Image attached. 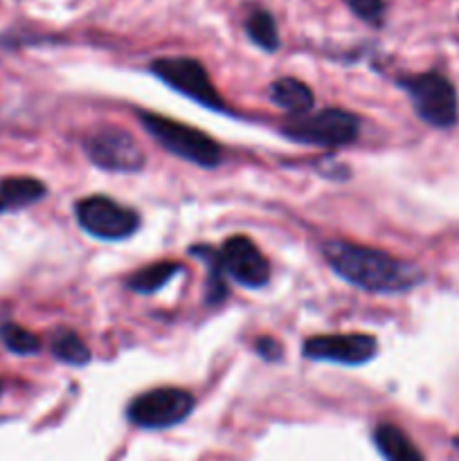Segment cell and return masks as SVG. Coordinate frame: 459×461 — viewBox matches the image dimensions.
<instances>
[{
    "mask_svg": "<svg viewBox=\"0 0 459 461\" xmlns=\"http://www.w3.org/2000/svg\"><path fill=\"white\" fill-rule=\"evenodd\" d=\"M324 259L345 282L369 293L394 295V293L412 291L423 282V273L414 264L358 243H324Z\"/></svg>",
    "mask_w": 459,
    "mask_h": 461,
    "instance_id": "cell-1",
    "label": "cell"
},
{
    "mask_svg": "<svg viewBox=\"0 0 459 461\" xmlns=\"http://www.w3.org/2000/svg\"><path fill=\"white\" fill-rule=\"evenodd\" d=\"M412 99L417 115L435 129H450L459 120V99L454 86L439 72H421L400 81Z\"/></svg>",
    "mask_w": 459,
    "mask_h": 461,
    "instance_id": "cell-2",
    "label": "cell"
},
{
    "mask_svg": "<svg viewBox=\"0 0 459 461\" xmlns=\"http://www.w3.org/2000/svg\"><path fill=\"white\" fill-rule=\"evenodd\" d=\"M140 120H142L144 129L174 156L194 162L198 167H216L220 162L223 151H220L219 144L198 129H192L183 122L169 120V117L153 115V113H142Z\"/></svg>",
    "mask_w": 459,
    "mask_h": 461,
    "instance_id": "cell-3",
    "label": "cell"
},
{
    "mask_svg": "<svg viewBox=\"0 0 459 461\" xmlns=\"http://www.w3.org/2000/svg\"><path fill=\"white\" fill-rule=\"evenodd\" d=\"M360 122L340 108H324L313 115H300L284 126L291 140L313 147H345L358 138Z\"/></svg>",
    "mask_w": 459,
    "mask_h": 461,
    "instance_id": "cell-4",
    "label": "cell"
},
{
    "mask_svg": "<svg viewBox=\"0 0 459 461\" xmlns=\"http://www.w3.org/2000/svg\"><path fill=\"white\" fill-rule=\"evenodd\" d=\"M194 396L180 387H158L144 392L129 405V421L144 430H165L178 426L192 414Z\"/></svg>",
    "mask_w": 459,
    "mask_h": 461,
    "instance_id": "cell-5",
    "label": "cell"
},
{
    "mask_svg": "<svg viewBox=\"0 0 459 461\" xmlns=\"http://www.w3.org/2000/svg\"><path fill=\"white\" fill-rule=\"evenodd\" d=\"M86 156L99 169L112 174H138L144 167V153L138 140L117 126H102L84 144Z\"/></svg>",
    "mask_w": 459,
    "mask_h": 461,
    "instance_id": "cell-6",
    "label": "cell"
},
{
    "mask_svg": "<svg viewBox=\"0 0 459 461\" xmlns=\"http://www.w3.org/2000/svg\"><path fill=\"white\" fill-rule=\"evenodd\" d=\"M76 221L90 237L104 241H122L133 237L140 228L138 212L111 201L108 196H90L76 203Z\"/></svg>",
    "mask_w": 459,
    "mask_h": 461,
    "instance_id": "cell-7",
    "label": "cell"
},
{
    "mask_svg": "<svg viewBox=\"0 0 459 461\" xmlns=\"http://www.w3.org/2000/svg\"><path fill=\"white\" fill-rule=\"evenodd\" d=\"M151 72L166 86L178 90L184 97L194 99L201 106L212 108V111H223V99L216 93L214 84L207 77V70L196 61V59L171 57L158 59L151 63Z\"/></svg>",
    "mask_w": 459,
    "mask_h": 461,
    "instance_id": "cell-8",
    "label": "cell"
},
{
    "mask_svg": "<svg viewBox=\"0 0 459 461\" xmlns=\"http://www.w3.org/2000/svg\"><path fill=\"white\" fill-rule=\"evenodd\" d=\"M378 342L367 333H338V336H313L304 342V356L310 360L338 365H364L376 356Z\"/></svg>",
    "mask_w": 459,
    "mask_h": 461,
    "instance_id": "cell-9",
    "label": "cell"
},
{
    "mask_svg": "<svg viewBox=\"0 0 459 461\" xmlns=\"http://www.w3.org/2000/svg\"><path fill=\"white\" fill-rule=\"evenodd\" d=\"M219 264L220 270L241 286L261 288L270 279L268 261L248 237H230L220 246Z\"/></svg>",
    "mask_w": 459,
    "mask_h": 461,
    "instance_id": "cell-10",
    "label": "cell"
},
{
    "mask_svg": "<svg viewBox=\"0 0 459 461\" xmlns=\"http://www.w3.org/2000/svg\"><path fill=\"white\" fill-rule=\"evenodd\" d=\"M45 194H48V187L40 180L30 178V176L4 178L0 183V214L34 205V203L43 201Z\"/></svg>",
    "mask_w": 459,
    "mask_h": 461,
    "instance_id": "cell-11",
    "label": "cell"
},
{
    "mask_svg": "<svg viewBox=\"0 0 459 461\" xmlns=\"http://www.w3.org/2000/svg\"><path fill=\"white\" fill-rule=\"evenodd\" d=\"M374 444L385 461H426L414 441L392 423H381L374 430Z\"/></svg>",
    "mask_w": 459,
    "mask_h": 461,
    "instance_id": "cell-12",
    "label": "cell"
},
{
    "mask_svg": "<svg viewBox=\"0 0 459 461\" xmlns=\"http://www.w3.org/2000/svg\"><path fill=\"white\" fill-rule=\"evenodd\" d=\"M268 97L270 102L277 104L279 108H284V111L295 117L304 115L313 106V93H310L309 86L300 79H292V77H284V79L274 81L268 90Z\"/></svg>",
    "mask_w": 459,
    "mask_h": 461,
    "instance_id": "cell-13",
    "label": "cell"
},
{
    "mask_svg": "<svg viewBox=\"0 0 459 461\" xmlns=\"http://www.w3.org/2000/svg\"><path fill=\"white\" fill-rule=\"evenodd\" d=\"M180 270H183V266L176 264V261H156V264L130 275L126 286L140 295H151V293L160 291L166 282H171Z\"/></svg>",
    "mask_w": 459,
    "mask_h": 461,
    "instance_id": "cell-14",
    "label": "cell"
},
{
    "mask_svg": "<svg viewBox=\"0 0 459 461\" xmlns=\"http://www.w3.org/2000/svg\"><path fill=\"white\" fill-rule=\"evenodd\" d=\"M246 34L256 48L266 52H274L279 48V32L274 25L273 14L266 9H252L250 16L246 18Z\"/></svg>",
    "mask_w": 459,
    "mask_h": 461,
    "instance_id": "cell-15",
    "label": "cell"
},
{
    "mask_svg": "<svg viewBox=\"0 0 459 461\" xmlns=\"http://www.w3.org/2000/svg\"><path fill=\"white\" fill-rule=\"evenodd\" d=\"M50 351L58 363L72 365V367H84L90 363V349L81 342V338L75 331H57L52 342H50Z\"/></svg>",
    "mask_w": 459,
    "mask_h": 461,
    "instance_id": "cell-16",
    "label": "cell"
},
{
    "mask_svg": "<svg viewBox=\"0 0 459 461\" xmlns=\"http://www.w3.org/2000/svg\"><path fill=\"white\" fill-rule=\"evenodd\" d=\"M0 338H3V345L16 356L39 354L40 349L39 336H34V333L27 331V329L18 327V324H4V327L0 329Z\"/></svg>",
    "mask_w": 459,
    "mask_h": 461,
    "instance_id": "cell-17",
    "label": "cell"
},
{
    "mask_svg": "<svg viewBox=\"0 0 459 461\" xmlns=\"http://www.w3.org/2000/svg\"><path fill=\"white\" fill-rule=\"evenodd\" d=\"M349 5L351 12L360 18V21L369 23V25H381L385 18V3L382 0H345Z\"/></svg>",
    "mask_w": 459,
    "mask_h": 461,
    "instance_id": "cell-18",
    "label": "cell"
},
{
    "mask_svg": "<svg viewBox=\"0 0 459 461\" xmlns=\"http://www.w3.org/2000/svg\"><path fill=\"white\" fill-rule=\"evenodd\" d=\"M256 354L264 360H279L282 358V347L273 338H259L256 340Z\"/></svg>",
    "mask_w": 459,
    "mask_h": 461,
    "instance_id": "cell-19",
    "label": "cell"
},
{
    "mask_svg": "<svg viewBox=\"0 0 459 461\" xmlns=\"http://www.w3.org/2000/svg\"><path fill=\"white\" fill-rule=\"evenodd\" d=\"M0 394H3V383H0Z\"/></svg>",
    "mask_w": 459,
    "mask_h": 461,
    "instance_id": "cell-20",
    "label": "cell"
},
{
    "mask_svg": "<svg viewBox=\"0 0 459 461\" xmlns=\"http://www.w3.org/2000/svg\"><path fill=\"white\" fill-rule=\"evenodd\" d=\"M457 444H459V439H457Z\"/></svg>",
    "mask_w": 459,
    "mask_h": 461,
    "instance_id": "cell-21",
    "label": "cell"
}]
</instances>
